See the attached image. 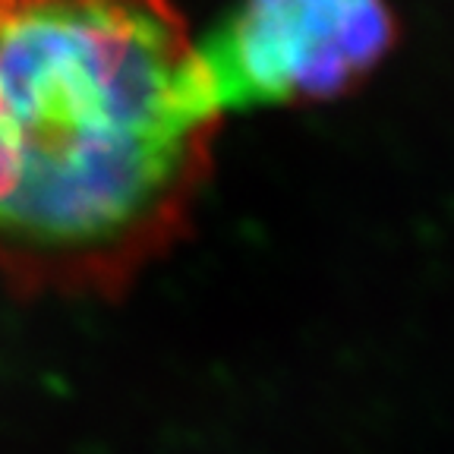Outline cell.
<instances>
[{"label":"cell","mask_w":454,"mask_h":454,"mask_svg":"<svg viewBox=\"0 0 454 454\" xmlns=\"http://www.w3.org/2000/svg\"><path fill=\"white\" fill-rule=\"evenodd\" d=\"M221 127L177 0H0V284L123 297L190 234Z\"/></svg>","instance_id":"6da1fadb"},{"label":"cell","mask_w":454,"mask_h":454,"mask_svg":"<svg viewBox=\"0 0 454 454\" xmlns=\"http://www.w3.org/2000/svg\"><path fill=\"white\" fill-rule=\"evenodd\" d=\"M397 35L388 0H231L196 51L227 117L344 98L388 60Z\"/></svg>","instance_id":"7a4b0ae2"}]
</instances>
